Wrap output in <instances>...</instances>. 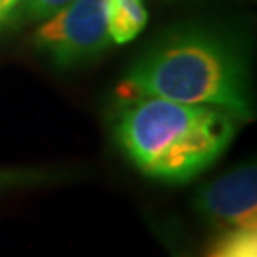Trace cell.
I'll return each mask as SVG.
<instances>
[{"label": "cell", "mask_w": 257, "mask_h": 257, "mask_svg": "<svg viewBox=\"0 0 257 257\" xmlns=\"http://www.w3.org/2000/svg\"><path fill=\"white\" fill-rule=\"evenodd\" d=\"M114 138L143 174L183 183L208 170L236 134V118L215 107L160 97H120Z\"/></svg>", "instance_id": "6da1fadb"}, {"label": "cell", "mask_w": 257, "mask_h": 257, "mask_svg": "<svg viewBox=\"0 0 257 257\" xmlns=\"http://www.w3.org/2000/svg\"><path fill=\"white\" fill-rule=\"evenodd\" d=\"M118 95L215 107L242 122L253 118L242 57L229 42L204 31L179 33L151 48L132 65Z\"/></svg>", "instance_id": "7a4b0ae2"}, {"label": "cell", "mask_w": 257, "mask_h": 257, "mask_svg": "<svg viewBox=\"0 0 257 257\" xmlns=\"http://www.w3.org/2000/svg\"><path fill=\"white\" fill-rule=\"evenodd\" d=\"M33 42L63 69L95 59L112 44L107 29V0L67 2L44 19Z\"/></svg>", "instance_id": "3957f363"}, {"label": "cell", "mask_w": 257, "mask_h": 257, "mask_svg": "<svg viewBox=\"0 0 257 257\" xmlns=\"http://www.w3.org/2000/svg\"><path fill=\"white\" fill-rule=\"evenodd\" d=\"M198 208L217 225L232 230H257V168L244 164L206 185Z\"/></svg>", "instance_id": "277c9868"}, {"label": "cell", "mask_w": 257, "mask_h": 257, "mask_svg": "<svg viewBox=\"0 0 257 257\" xmlns=\"http://www.w3.org/2000/svg\"><path fill=\"white\" fill-rule=\"evenodd\" d=\"M143 0H107V29L112 44L132 42L147 25Z\"/></svg>", "instance_id": "5b68a950"}, {"label": "cell", "mask_w": 257, "mask_h": 257, "mask_svg": "<svg viewBox=\"0 0 257 257\" xmlns=\"http://www.w3.org/2000/svg\"><path fill=\"white\" fill-rule=\"evenodd\" d=\"M210 257H257L255 230H230Z\"/></svg>", "instance_id": "8992f818"}, {"label": "cell", "mask_w": 257, "mask_h": 257, "mask_svg": "<svg viewBox=\"0 0 257 257\" xmlns=\"http://www.w3.org/2000/svg\"><path fill=\"white\" fill-rule=\"evenodd\" d=\"M71 0H19L14 14L25 19H46Z\"/></svg>", "instance_id": "52a82bcc"}, {"label": "cell", "mask_w": 257, "mask_h": 257, "mask_svg": "<svg viewBox=\"0 0 257 257\" xmlns=\"http://www.w3.org/2000/svg\"><path fill=\"white\" fill-rule=\"evenodd\" d=\"M19 0H0V23L8 18L10 14H14V10L18 8Z\"/></svg>", "instance_id": "ba28073f"}, {"label": "cell", "mask_w": 257, "mask_h": 257, "mask_svg": "<svg viewBox=\"0 0 257 257\" xmlns=\"http://www.w3.org/2000/svg\"><path fill=\"white\" fill-rule=\"evenodd\" d=\"M23 179V174H12V172H0V187L10 183H19Z\"/></svg>", "instance_id": "9c48e42d"}]
</instances>
